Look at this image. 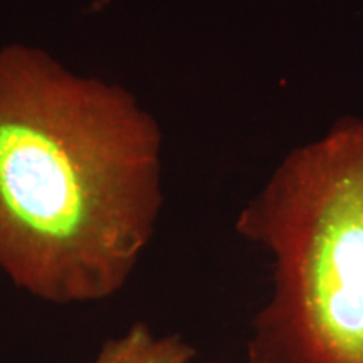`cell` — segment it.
<instances>
[{
  "label": "cell",
  "mask_w": 363,
  "mask_h": 363,
  "mask_svg": "<svg viewBox=\"0 0 363 363\" xmlns=\"http://www.w3.org/2000/svg\"><path fill=\"white\" fill-rule=\"evenodd\" d=\"M160 128L120 88L0 52V269L56 305L123 288L162 207Z\"/></svg>",
  "instance_id": "6da1fadb"
},
{
  "label": "cell",
  "mask_w": 363,
  "mask_h": 363,
  "mask_svg": "<svg viewBox=\"0 0 363 363\" xmlns=\"http://www.w3.org/2000/svg\"><path fill=\"white\" fill-rule=\"evenodd\" d=\"M197 350L179 333L157 335L143 321L103 343L93 363H192Z\"/></svg>",
  "instance_id": "3957f363"
},
{
  "label": "cell",
  "mask_w": 363,
  "mask_h": 363,
  "mask_svg": "<svg viewBox=\"0 0 363 363\" xmlns=\"http://www.w3.org/2000/svg\"><path fill=\"white\" fill-rule=\"evenodd\" d=\"M235 230L272 256L249 363H363V118L293 148Z\"/></svg>",
  "instance_id": "7a4b0ae2"
}]
</instances>
